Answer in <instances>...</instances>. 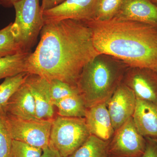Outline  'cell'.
<instances>
[{"mask_svg":"<svg viewBox=\"0 0 157 157\" xmlns=\"http://www.w3.org/2000/svg\"><path fill=\"white\" fill-rule=\"evenodd\" d=\"M39 44L26 63V72L77 87L82 69L99 54L87 23L72 19L45 23Z\"/></svg>","mask_w":157,"mask_h":157,"instance_id":"1","label":"cell"},{"mask_svg":"<svg viewBox=\"0 0 157 157\" xmlns=\"http://www.w3.org/2000/svg\"><path fill=\"white\" fill-rule=\"evenodd\" d=\"M99 53L108 55L133 67L157 69V27L114 17L86 22Z\"/></svg>","mask_w":157,"mask_h":157,"instance_id":"2","label":"cell"},{"mask_svg":"<svg viewBox=\"0 0 157 157\" xmlns=\"http://www.w3.org/2000/svg\"><path fill=\"white\" fill-rule=\"evenodd\" d=\"M128 67L114 57L101 53L86 64L78 78L77 87L87 108L107 103L121 83Z\"/></svg>","mask_w":157,"mask_h":157,"instance_id":"3","label":"cell"},{"mask_svg":"<svg viewBox=\"0 0 157 157\" xmlns=\"http://www.w3.org/2000/svg\"><path fill=\"white\" fill-rule=\"evenodd\" d=\"M11 31L21 52H30L44 25L39 0H20L13 5Z\"/></svg>","mask_w":157,"mask_h":157,"instance_id":"4","label":"cell"},{"mask_svg":"<svg viewBox=\"0 0 157 157\" xmlns=\"http://www.w3.org/2000/svg\"><path fill=\"white\" fill-rule=\"evenodd\" d=\"M85 118L57 115L52 121L49 146L63 157H67L90 136Z\"/></svg>","mask_w":157,"mask_h":157,"instance_id":"5","label":"cell"},{"mask_svg":"<svg viewBox=\"0 0 157 157\" xmlns=\"http://www.w3.org/2000/svg\"><path fill=\"white\" fill-rule=\"evenodd\" d=\"M6 124L14 140L42 149L49 146L53 119L22 120L4 113Z\"/></svg>","mask_w":157,"mask_h":157,"instance_id":"6","label":"cell"},{"mask_svg":"<svg viewBox=\"0 0 157 157\" xmlns=\"http://www.w3.org/2000/svg\"><path fill=\"white\" fill-rule=\"evenodd\" d=\"M146 147L145 137L135 127L132 117L115 130L108 142L109 157H140Z\"/></svg>","mask_w":157,"mask_h":157,"instance_id":"7","label":"cell"},{"mask_svg":"<svg viewBox=\"0 0 157 157\" xmlns=\"http://www.w3.org/2000/svg\"><path fill=\"white\" fill-rule=\"evenodd\" d=\"M100 0H66L42 12L44 24L72 19L83 22L96 20Z\"/></svg>","mask_w":157,"mask_h":157,"instance_id":"8","label":"cell"},{"mask_svg":"<svg viewBox=\"0 0 157 157\" xmlns=\"http://www.w3.org/2000/svg\"><path fill=\"white\" fill-rule=\"evenodd\" d=\"M122 82L133 91L137 99L151 102L157 106V73L155 70L128 67Z\"/></svg>","mask_w":157,"mask_h":157,"instance_id":"9","label":"cell"},{"mask_svg":"<svg viewBox=\"0 0 157 157\" xmlns=\"http://www.w3.org/2000/svg\"><path fill=\"white\" fill-rule=\"evenodd\" d=\"M136 102L137 98L133 91L122 82L107 102L115 131L132 117Z\"/></svg>","mask_w":157,"mask_h":157,"instance_id":"10","label":"cell"},{"mask_svg":"<svg viewBox=\"0 0 157 157\" xmlns=\"http://www.w3.org/2000/svg\"><path fill=\"white\" fill-rule=\"evenodd\" d=\"M25 82L33 97L37 118H54V106L51 98L49 80L39 75L29 73Z\"/></svg>","mask_w":157,"mask_h":157,"instance_id":"11","label":"cell"},{"mask_svg":"<svg viewBox=\"0 0 157 157\" xmlns=\"http://www.w3.org/2000/svg\"><path fill=\"white\" fill-rule=\"evenodd\" d=\"M85 119L91 135L104 141L110 140L115 130L107 103H100L87 108Z\"/></svg>","mask_w":157,"mask_h":157,"instance_id":"12","label":"cell"},{"mask_svg":"<svg viewBox=\"0 0 157 157\" xmlns=\"http://www.w3.org/2000/svg\"><path fill=\"white\" fill-rule=\"evenodd\" d=\"M157 27V5L150 0H123L115 17Z\"/></svg>","mask_w":157,"mask_h":157,"instance_id":"13","label":"cell"},{"mask_svg":"<svg viewBox=\"0 0 157 157\" xmlns=\"http://www.w3.org/2000/svg\"><path fill=\"white\" fill-rule=\"evenodd\" d=\"M5 113L20 119H37L33 97L25 81L9 99Z\"/></svg>","mask_w":157,"mask_h":157,"instance_id":"14","label":"cell"},{"mask_svg":"<svg viewBox=\"0 0 157 157\" xmlns=\"http://www.w3.org/2000/svg\"><path fill=\"white\" fill-rule=\"evenodd\" d=\"M132 118L140 135L144 137L157 138V105L137 99Z\"/></svg>","mask_w":157,"mask_h":157,"instance_id":"15","label":"cell"},{"mask_svg":"<svg viewBox=\"0 0 157 157\" xmlns=\"http://www.w3.org/2000/svg\"><path fill=\"white\" fill-rule=\"evenodd\" d=\"M58 115L63 117L85 118L87 107L80 94L69 96L53 104Z\"/></svg>","mask_w":157,"mask_h":157,"instance_id":"16","label":"cell"},{"mask_svg":"<svg viewBox=\"0 0 157 157\" xmlns=\"http://www.w3.org/2000/svg\"><path fill=\"white\" fill-rule=\"evenodd\" d=\"M30 52L18 53L0 57V80L26 72V63Z\"/></svg>","mask_w":157,"mask_h":157,"instance_id":"17","label":"cell"},{"mask_svg":"<svg viewBox=\"0 0 157 157\" xmlns=\"http://www.w3.org/2000/svg\"><path fill=\"white\" fill-rule=\"evenodd\" d=\"M108 142L90 135L81 146L67 157H109Z\"/></svg>","mask_w":157,"mask_h":157,"instance_id":"18","label":"cell"},{"mask_svg":"<svg viewBox=\"0 0 157 157\" xmlns=\"http://www.w3.org/2000/svg\"><path fill=\"white\" fill-rule=\"evenodd\" d=\"M29 73L23 72L5 78L0 84V113H5L7 103L11 96L25 82Z\"/></svg>","mask_w":157,"mask_h":157,"instance_id":"19","label":"cell"},{"mask_svg":"<svg viewBox=\"0 0 157 157\" xmlns=\"http://www.w3.org/2000/svg\"><path fill=\"white\" fill-rule=\"evenodd\" d=\"M11 25L0 30V57L22 52L11 32Z\"/></svg>","mask_w":157,"mask_h":157,"instance_id":"20","label":"cell"},{"mask_svg":"<svg viewBox=\"0 0 157 157\" xmlns=\"http://www.w3.org/2000/svg\"><path fill=\"white\" fill-rule=\"evenodd\" d=\"M49 82L51 98L53 105L63 98L79 93L77 87L58 79H52Z\"/></svg>","mask_w":157,"mask_h":157,"instance_id":"21","label":"cell"},{"mask_svg":"<svg viewBox=\"0 0 157 157\" xmlns=\"http://www.w3.org/2000/svg\"><path fill=\"white\" fill-rule=\"evenodd\" d=\"M123 0H100L97 20L104 21L115 17L120 9Z\"/></svg>","mask_w":157,"mask_h":157,"instance_id":"22","label":"cell"},{"mask_svg":"<svg viewBox=\"0 0 157 157\" xmlns=\"http://www.w3.org/2000/svg\"><path fill=\"white\" fill-rule=\"evenodd\" d=\"M12 141L4 113H0V157H11Z\"/></svg>","mask_w":157,"mask_h":157,"instance_id":"23","label":"cell"},{"mask_svg":"<svg viewBox=\"0 0 157 157\" xmlns=\"http://www.w3.org/2000/svg\"><path fill=\"white\" fill-rule=\"evenodd\" d=\"M42 149L13 140L11 157H41Z\"/></svg>","mask_w":157,"mask_h":157,"instance_id":"24","label":"cell"},{"mask_svg":"<svg viewBox=\"0 0 157 157\" xmlns=\"http://www.w3.org/2000/svg\"><path fill=\"white\" fill-rule=\"evenodd\" d=\"M146 147L143 155L140 157H157V138L144 137Z\"/></svg>","mask_w":157,"mask_h":157,"instance_id":"25","label":"cell"},{"mask_svg":"<svg viewBox=\"0 0 157 157\" xmlns=\"http://www.w3.org/2000/svg\"><path fill=\"white\" fill-rule=\"evenodd\" d=\"M66 0H42L41 9L43 11L49 10L60 5Z\"/></svg>","mask_w":157,"mask_h":157,"instance_id":"26","label":"cell"},{"mask_svg":"<svg viewBox=\"0 0 157 157\" xmlns=\"http://www.w3.org/2000/svg\"><path fill=\"white\" fill-rule=\"evenodd\" d=\"M41 157H63L56 150L50 146L44 149Z\"/></svg>","mask_w":157,"mask_h":157,"instance_id":"27","label":"cell"},{"mask_svg":"<svg viewBox=\"0 0 157 157\" xmlns=\"http://www.w3.org/2000/svg\"><path fill=\"white\" fill-rule=\"evenodd\" d=\"M20 0H0V6L5 8H11L13 7L14 3Z\"/></svg>","mask_w":157,"mask_h":157,"instance_id":"28","label":"cell"},{"mask_svg":"<svg viewBox=\"0 0 157 157\" xmlns=\"http://www.w3.org/2000/svg\"><path fill=\"white\" fill-rule=\"evenodd\" d=\"M151 2L157 5V0H150Z\"/></svg>","mask_w":157,"mask_h":157,"instance_id":"29","label":"cell"},{"mask_svg":"<svg viewBox=\"0 0 157 157\" xmlns=\"http://www.w3.org/2000/svg\"><path fill=\"white\" fill-rule=\"evenodd\" d=\"M156 70V71L157 73V69H156V70Z\"/></svg>","mask_w":157,"mask_h":157,"instance_id":"30","label":"cell"}]
</instances>
